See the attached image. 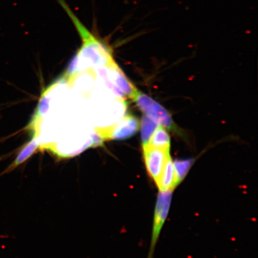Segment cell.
<instances>
[{
    "label": "cell",
    "mask_w": 258,
    "mask_h": 258,
    "mask_svg": "<svg viewBox=\"0 0 258 258\" xmlns=\"http://www.w3.org/2000/svg\"><path fill=\"white\" fill-rule=\"evenodd\" d=\"M172 191H160L156 209H155L154 223H153V233L152 238V243H151V250L154 247L156 244L158 238L163 225L167 217V215L169 211L171 200H172Z\"/></svg>",
    "instance_id": "cell-4"
},
{
    "label": "cell",
    "mask_w": 258,
    "mask_h": 258,
    "mask_svg": "<svg viewBox=\"0 0 258 258\" xmlns=\"http://www.w3.org/2000/svg\"><path fill=\"white\" fill-rule=\"evenodd\" d=\"M140 123L134 115H125L120 120L109 127L97 128L95 130L101 135L105 141L127 140L137 133Z\"/></svg>",
    "instance_id": "cell-2"
},
{
    "label": "cell",
    "mask_w": 258,
    "mask_h": 258,
    "mask_svg": "<svg viewBox=\"0 0 258 258\" xmlns=\"http://www.w3.org/2000/svg\"><path fill=\"white\" fill-rule=\"evenodd\" d=\"M192 164L193 160L192 159L176 160L173 162L177 183H180L184 178Z\"/></svg>",
    "instance_id": "cell-10"
},
{
    "label": "cell",
    "mask_w": 258,
    "mask_h": 258,
    "mask_svg": "<svg viewBox=\"0 0 258 258\" xmlns=\"http://www.w3.org/2000/svg\"><path fill=\"white\" fill-rule=\"evenodd\" d=\"M159 124L147 115L141 121V140L143 147L147 146Z\"/></svg>",
    "instance_id": "cell-9"
},
{
    "label": "cell",
    "mask_w": 258,
    "mask_h": 258,
    "mask_svg": "<svg viewBox=\"0 0 258 258\" xmlns=\"http://www.w3.org/2000/svg\"><path fill=\"white\" fill-rule=\"evenodd\" d=\"M40 147L39 141L36 137L33 136L30 142L22 147L16 156L15 159L4 171L0 173V177L9 173L23 164L34 154Z\"/></svg>",
    "instance_id": "cell-6"
},
{
    "label": "cell",
    "mask_w": 258,
    "mask_h": 258,
    "mask_svg": "<svg viewBox=\"0 0 258 258\" xmlns=\"http://www.w3.org/2000/svg\"><path fill=\"white\" fill-rule=\"evenodd\" d=\"M145 115L156 121L159 125L171 131H176V125L166 109L159 103L144 93L139 91L132 99Z\"/></svg>",
    "instance_id": "cell-1"
},
{
    "label": "cell",
    "mask_w": 258,
    "mask_h": 258,
    "mask_svg": "<svg viewBox=\"0 0 258 258\" xmlns=\"http://www.w3.org/2000/svg\"><path fill=\"white\" fill-rule=\"evenodd\" d=\"M106 67L107 69L108 78L112 85L120 90L125 97L133 99L138 90L125 75L115 60H113Z\"/></svg>",
    "instance_id": "cell-5"
},
{
    "label": "cell",
    "mask_w": 258,
    "mask_h": 258,
    "mask_svg": "<svg viewBox=\"0 0 258 258\" xmlns=\"http://www.w3.org/2000/svg\"><path fill=\"white\" fill-rule=\"evenodd\" d=\"M156 184L159 189V191H172V189L178 184L175 169H174L173 162L171 157L167 160Z\"/></svg>",
    "instance_id": "cell-7"
},
{
    "label": "cell",
    "mask_w": 258,
    "mask_h": 258,
    "mask_svg": "<svg viewBox=\"0 0 258 258\" xmlns=\"http://www.w3.org/2000/svg\"><path fill=\"white\" fill-rule=\"evenodd\" d=\"M143 150L145 166L148 174L156 183L163 172L167 160L170 157V150H164L149 146L143 147Z\"/></svg>",
    "instance_id": "cell-3"
},
{
    "label": "cell",
    "mask_w": 258,
    "mask_h": 258,
    "mask_svg": "<svg viewBox=\"0 0 258 258\" xmlns=\"http://www.w3.org/2000/svg\"><path fill=\"white\" fill-rule=\"evenodd\" d=\"M147 146L164 150H170V138L166 128L162 125H159L154 132Z\"/></svg>",
    "instance_id": "cell-8"
}]
</instances>
